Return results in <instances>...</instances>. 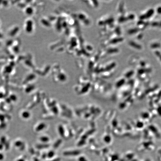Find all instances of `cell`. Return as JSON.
<instances>
[{
	"label": "cell",
	"mask_w": 161,
	"mask_h": 161,
	"mask_svg": "<svg viewBox=\"0 0 161 161\" xmlns=\"http://www.w3.org/2000/svg\"><path fill=\"white\" fill-rule=\"evenodd\" d=\"M79 161H87L85 159H83L82 158H81V159H79Z\"/></svg>",
	"instance_id": "1"
}]
</instances>
